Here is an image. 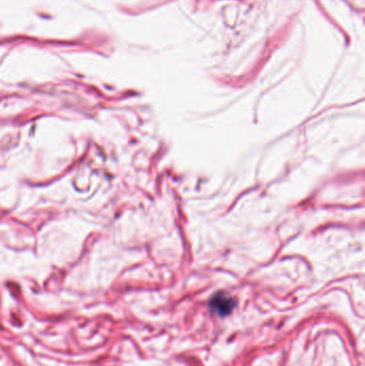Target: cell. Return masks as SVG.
I'll use <instances>...</instances> for the list:
<instances>
[{
  "label": "cell",
  "mask_w": 365,
  "mask_h": 366,
  "mask_svg": "<svg viewBox=\"0 0 365 366\" xmlns=\"http://www.w3.org/2000/svg\"><path fill=\"white\" fill-rule=\"evenodd\" d=\"M209 307L217 316H228L236 307V300L228 293H217L209 301Z\"/></svg>",
  "instance_id": "obj_1"
}]
</instances>
